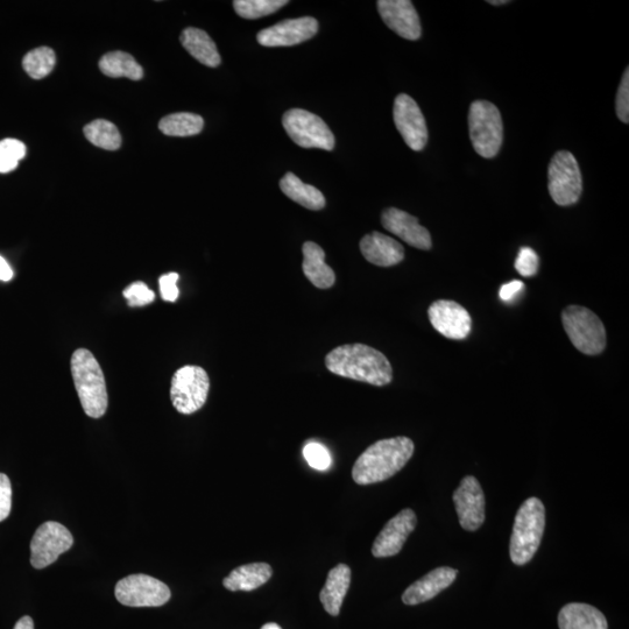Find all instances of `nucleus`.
Returning a JSON list of instances; mask_svg holds the SVG:
<instances>
[{
  "mask_svg": "<svg viewBox=\"0 0 629 629\" xmlns=\"http://www.w3.org/2000/svg\"><path fill=\"white\" fill-rule=\"evenodd\" d=\"M325 366L336 376L378 387L391 384L393 379L392 365L384 353L360 343L341 345L330 351Z\"/></svg>",
  "mask_w": 629,
  "mask_h": 629,
  "instance_id": "nucleus-1",
  "label": "nucleus"
},
{
  "mask_svg": "<svg viewBox=\"0 0 629 629\" xmlns=\"http://www.w3.org/2000/svg\"><path fill=\"white\" fill-rule=\"evenodd\" d=\"M414 450V442L405 436L378 441L358 457L353 465L352 478L358 485L385 482L405 468Z\"/></svg>",
  "mask_w": 629,
  "mask_h": 629,
  "instance_id": "nucleus-2",
  "label": "nucleus"
},
{
  "mask_svg": "<svg viewBox=\"0 0 629 629\" xmlns=\"http://www.w3.org/2000/svg\"><path fill=\"white\" fill-rule=\"evenodd\" d=\"M72 373L84 413L89 418L101 419L108 411L109 397L100 363L89 350H76L72 357Z\"/></svg>",
  "mask_w": 629,
  "mask_h": 629,
  "instance_id": "nucleus-3",
  "label": "nucleus"
},
{
  "mask_svg": "<svg viewBox=\"0 0 629 629\" xmlns=\"http://www.w3.org/2000/svg\"><path fill=\"white\" fill-rule=\"evenodd\" d=\"M546 528V508L540 499L529 498L521 505L515 517L511 536L510 555L515 565L533 560Z\"/></svg>",
  "mask_w": 629,
  "mask_h": 629,
  "instance_id": "nucleus-4",
  "label": "nucleus"
},
{
  "mask_svg": "<svg viewBox=\"0 0 629 629\" xmlns=\"http://www.w3.org/2000/svg\"><path fill=\"white\" fill-rule=\"evenodd\" d=\"M562 323L575 348L588 356L602 353L607 344L604 323L592 310L569 306L563 310Z\"/></svg>",
  "mask_w": 629,
  "mask_h": 629,
  "instance_id": "nucleus-5",
  "label": "nucleus"
},
{
  "mask_svg": "<svg viewBox=\"0 0 629 629\" xmlns=\"http://www.w3.org/2000/svg\"><path fill=\"white\" fill-rule=\"evenodd\" d=\"M470 138L480 157L491 159L499 153L504 140V125L497 106L486 101L471 104Z\"/></svg>",
  "mask_w": 629,
  "mask_h": 629,
  "instance_id": "nucleus-6",
  "label": "nucleus"
},
{
  "mask_svg": "<svg viewBox=\"0 0 629 629\" xmlns=\"http://www.w3.org/2000/svg\"><path fill=\"white\" fill-rule=\"evenodd\" d=\"M210 379L200 366L188 365L176 371L172 379L171 399L176 411L194 414L206 405Z\"/></svg>",
  "mask_w": 629,
  "mask_h": 629,
  "instance_id": "nucleus-7",
  "label": "nucleus"
},
{
  "mask_svg": "<svg viewBox=\"0 0 629 629\" xmlns=\"http://www.w3.org/2000/svg\"><path fill=\"white\" fill-rule=\"evenodd\" d=\"M548 179L551 199L558 206L568 207L578 202L582 195L583 181L574 154L567 151L557 152L550 161Z\"/></svg>",
  "mask_w": 629,
  "mask_h": 629,
  "instance_id": "nucleus-8",
  "label": "nucleus"
},
{
  "mask_svg": "<svg viewBox=\"0 0 629 629\" xmlns=\"http://www.w3.org/2000/svg\"><path fill=\"white\" fill-rule=\"evenodd\" d=\"M282 125L296 145L303 148H321L332 151L335 148V136L324 120L314 113L302 109L288 110Z\"/></svg>",
  "mask_w": 629,
  "mask_h": 629,
  "instance_id": "nucleus-9",
  "label": "nucleus"
},
{
  "mask_svg": "<svg viewBox=\"0 0 629 629\" xmlns=\"http://www.w3.org/2000/svg\"><path fill=\"white\" fill-rule=\"evenodd\" d=\"M115 595L118 602L125 606L160 607L169 602L172 593L159 579L138 574L120 579Z\"/></svg>",
  "mask_w": 629,
  "mask_h": 629,
  "instance_id": "nucleus-10",
  "label": "nucleus"
},
{
  "mask_svg": "<svg viewBox=\"0 0 629 629\" xmlns=\"http://www.w3.org/2000/svg\"><path fill=\"white\" fill-rule=\"evenodd\" d=\"M74 537L69 530L55 521H47L35 532L31 542V564L45 569L73 547Z\"/></svg>",
  "mask_w": 629,
  "mask_h": 629,
  "instance_id": "nucleus-11",
  "label": "nucleus"
},
{
  "mask_svg": "<svg viewBox=\"0 0 629 629\" xmlns=\"http://www.w3.org/2000/svg\"><path fill=\"white\" fill-rule=\"evenodd\" d=\"M394 123L405 143L413 151H422L427 145L428 129L423 113L411 96L401 94L395 98Z\"/></svg>",
  "mask_w": 629,
  "mask_h": 629,
  "instance_id": "nucleus-12",
  "label": "nucleus"
},
{
  "mask_svg": "<svg viewBox=\"0 0 629 629\" xmlns=\"http://www.w3.org/2000/svg\"><path fill=\"white\" fill-rule=\"evenodd\" d=\"M459 524L468 532H476L485 521V494L478 479L466 476L454 493Z\"/></svg>",
  "mask_w": 629,
  "mask_h": 629,
  "instance_id": "nucleus-13",
  "label": "nucleus"
},
{
  "mask_svg": "<svg viewBox=\"0 0 629 629\" xmlns=\"http://www.w3.org/2000/svg\"><path fill=\"white\" fill-rule=\"evenodd\" d=\"M428 317L437 332L454 341L468 338L472 330L468 310L455 301H435L428 309Z\"/></svg>",
  "mask_w": 629,
  "mask_h": 629,
  "instance_id": "nucleus-14",
  "label": "nucleus"
},
{
  "mask_svg": "<svg viewBox=\"0 0 629 629\" xmlns=\"http://www.w3.org/2000/svg\"><path fill=\"white\" fill-rule=\"evenodd\" d=\"M318 21L313 17L288 19L260 31L258 42L265 47H289L302 44L315 37Z\"/></svg>",
  "mask_w": 629,
  "mask_h": 629,
  "instance_id": "nucleus-15",
  "label": "nucleus"
},
{
  "mask_svg": "<svg viewBox=\"0 0 629 629\" xmlns=\"http://www.w3.org/2000/svg\"><path fill=\"white\" fill-rule=\"evenodd\" d=\"M418 525V518L412 510L401 511L393 519L387 522L373 543L372 555L377 558L398 555L409 535Z\"/></svg>",
  "mask_w": 629,
  "mask_h": 629,
  "instance_id": "nucleus-16",
  "label": "nucleus"
},
{
  "mask_svg": "<svg viewBox=\"0 0 629 629\" xmlns=\"http://www.w3.org/2000/svg\"><path fill=\"white\" fill-rule=\"evenodd\" d=\"M381 19L401 38L418 40L422 28L418 12L409 0H379L377 3Z\"/></svg>",
  "mask_w": 629,
  "mask_h": 629,
  "instance_id": "nucleus-17",
  "label": "nucleus"
},
{
  "mask_svg": "<svg viewBox=\"0 0 629 629\" xmlns=\"http://www.w3.org/2000/svg\"><path fill=\"white\" fill-rule=\"evenodd\" d=\"M381 224L394 236L404 240L415 249L428 251L433 246L429 231L419 219L397 208H388L381 215Z\"/></svg>",
  "mask_w": 629,
  "mask_h": 629,
  "instance_id": "nucleus-18",
  "label": "nucleus"
},
{
  "mask_svg": "<svg viewBox=\"0 0 629 629\" xmlns=\"http://www.w3.org/2000/svg\"><path fill=\"white\" fill-rule=\"evenodd\" d=\"M360 252L369 263L379 267H392L405 259V249L397 240L374 231L360 240Z\"/></svg>",
  "mask_w": 629,
  "mask_h": 629,
  "instance_id": "nucleus-19",
  "label": "nucleus"
},
{
  "mask_svg": "<svg viewBox=\"0 0 629 629\" xmlns=\"http://www.w3.org/2000/svg\"><path fill=\"white\" fill-rule=\"evenodd\" d=\"M458 571L449 567L437 568L413 583L404 592L402 602L409 606H415L428 602L438 593L448 589L455 582Z\"/></svg>",
  "mask_w": 629,
  "mask_h": 629,
  "instance_id": "nucleus-20",
  "label": "nucleus"
},
{
  "mask_svg": "<svg viewBox=\"0 0 629 629\" xmlns=\"http://www.w3.org/2000/svg\"><path fill=\"white\" fill-rule=\"evenodd\" d=\"M351 569L346 564H338L329 572L327 583L320 593L321 603L324 610L330 616L337 617L341 612L342 605L350 589Z\"/></svg>",
  "mask_w": 629,
  "mask_h": 629,
  "instance_id": "nucleus-21",
  "label": "nucleus"
},
{
  "mask_svg": "<svg viewBox=\"0 0 629 629\" xmlns=\"http://www.w3.org/2000/svg\"><path fill=\"white\" fill-rule=\"evenodd\" d=\"M302 270L306 278L320 289H329L335 285L336 274L334 270L325 264V252L322 247L314 242L303 244Z\"/></svg>",
  "mask_w": 629,
  "mask_h": 629,
  "instance_id": "nucleus-22",
  "label": "nucleus"
},
{
  "mask_svg": "<svg viewBox=\"0 0 629 629\" xmlns=\"http://www.w3.org/2000/svg\"><path fill=\"white\" fill-rule=\"evenodd\" d=\"M560 629H609L607 620L596 607L582 603L565 605L558 614Z\"/></svg>",
  "mask_w": 629,
  "mask_h": 629,
  "instance_id": "nucleus-23",
  "label": "nucleus"
},
{
  "mask_svg": "<svg viewBox=\"0 0 629 629\" xmlns=\"http://www.w3.org/2000/svg\"><path fill=\"white\" fill-rule=\"evenodd\" d=\"M273 570L267 563H251L242 565L231 572L223 581L229 591H253L270 581Z\"/></svg>",
  "mask_w": 629,
  "mask_h": 629,
  "instance_id": "nucleus-24",
  "label": "nucleus"
},
{
  "mask_svg": "<svg viewBox=\"0 0 629 629\" xmlns=\"http://www.w3.org/2000/svg\"><path fill=\"white\" fill-rule=\"evenodd\" d=\"M181 44L187 52L202 65L216 68L221 65V55L208 33L199 28L189 27L181 34Z\"/></svg>",
  "mask_w": 629,
  "mask_h": 629,
  "instance_id": "nucleus-25",
  "label": "nucleus"
},
{
  "mask_svg": "<svg viewBox=\"0 0 629 629\" xmlns=\"http://www.w3.org/2000/svg\"><path fill=\"white\" fill-rule=\"evenodd\" d=\"M280 188L289 199L306 209L318 211L325 207V197L320 190L302 182L293 173H287L281 179Z\"/></svg>",
  "mask_w": 629,
  "mask_h": 629,
  "instance_id": "nucleus-26",
  "label": "nucleus"
},
{
  "mask_svg": "<svg viewBox=\"0 0 629 629\" xmlns=\"http://www.w3.org/2000/svg\"><path fill=\"white\" fill-rule=\"evenodd\" d=\"M101 72L112 79L126 77L132 81H139L144 77V69L132 55L124 52L105 54L100 61Z\"/></svg>",
  "mask_w": 629,
  "mask_h": 629,
  "instance_id": "nucleus-27",
  "label": "nucleus"
},
{
  "mask_svg": "<svg viewBox=\"0 0 629 629\" xmlns=\"http://www.w3.org/2000/svg\"><path fill=\"white\" fill-rule=\"evenodd\" d=\"M204 120L195 113L180 112L160 120L159 129L168 137H192L202 132Z\"/></svg>",
  "mask_w": 629,
  "mask_h": 629,
  "instance_id": "nucleus-28",
  "label": "nucleus"
},
{
  "mask_svg": "<svg viewBox=\"0 0 629 629\" xmlns=\"http://www.w3.org/2000/svg\"><path fill=\"white\" fill-rule=\"evenodd\" d=\"M84 136L91 144L103 150L117 151L122 145V136L117 126L105 119L94 120L93 123L84 127Z\"/></svg>",
  "mask_w": 629,
  "mask_h": 629,
  "instance_id": "nucleus-29",
  "label": "nucleus"
},
{
  "mask_svg": "<svg viewBox=\"0 0 629 629\" xmlns=\"http://www.w3.org/2000/svg\"><path fill=\"white\" fill-rule=\"evenodd\" d=\"M55 62L56 56L53 49L40 47L25 55L23 67L33 80H42L53 72Z\"/></svg>",
  "mask_w": 629,
  "mask_h": 629,
  "instance_id": "nucleus-30",
  "label": "nucleus"
},
{
  "mask_svg": "<svg viewBox=\"0 0 629 629\" xmlns=\"http://www.w3.org/2000/svg\"><path fill=\"white\" fill-rule=\"evenodd\" d=\"M287 4L286 0H235L233 7L239 17L254 20L270 16Z\"/></svg>",
  "mask_w": 629,
  "mask_h": 629,
  "instance_id": "nucleus-31",
  "label": "nucleus"
},
{
  "mask_svg": "<svg viewBox=\"0 0 629 629\" xmlns=\"http://www.w3.org/2000/svg\"><path fill=\"white\" fill-rule=\"evenodd\" d=\"M26 155V146L17 139L0 141V173H10Z\"/></svg>",
  "mask_w": 629,
  "mask_h": 629,
  "instance_id": "nucleus-32",
  "label": "nucleus"
},
{
  "mask_svg": "<svg viewBox=\"0 0 629 629\" xmlns=\"http://www.w3.org/2000/svg\"><path fill=\"white\" fill-rule=\"evenodd\" d=\"M303 455H305L308 464L315 470L325 471L331 466L330 452L320 443H308L303 449Z\"/></svg>",
  "mask_w": 629,
  "mask_h": 629,
  "instance_id": "nucleus-33",
  "label": "nucleus"
},
{
  "mask_svg": "<svg viewBox=\"0 0 629 629\" xmlns=\"http://www.w3.org/2000/svg\"><path fill=\"white\" fill-rule=\"evenodd\" d=\"M540 260L536 252L530 247H522L519 251L518 258L515 260V270L522 277L530 278L539 271Z\"/></svg>",
  "mask_w": 629,
  "mask_h": 629,
  "instance_id": "nucleus-34",
  "label": "nucleus"
},
{
  "mask_svg": "<svg viewBox=\"0 0 629 629\" xmlns=\"http://www.w3.org/2000/svg\"><path fill=\"white\" fill-rule=\"evenodd\" d=\"M124 296L131 307H143L150 305L155 300V294L144 282H134L124 291Z\"/></svg>",
  "mask_w": 629,
  "mask_h": 629,
  "instance_id": "nucleus-35",
  "label": "nucleus"
},
{
  "mask_svg": "<svg viewBox=\"0 0 629 629\" xmlns=\"http://www.w3.org/2000/svg\"><path fill=\"white\" fill-rule=\"evenodd\" d=\"M617 115L621 122L629 123V69L626 68L617 94Z\"/></svg>",
  "mask_w": 629,
  "mask_h": 629,
  "instance_id": "nucleus-36",
  "label": "nucleus"
},
{
  "mask_svg": "<svg viewBox=\"0 0 629 629\" xmlns=\"http://www.w3.org/2000/svg\"><path fill=\"white\" fill-rule=\"evenodd\" d=\"M12 508V485L9 477L0 473V522L9 518Z\"/></svg>",
  "mask_w": 629,
  "mask_h": 629,
  "instance_id": "nucleus-37",
  "label": "nucleus"
},
{
  "mask_svg": "<svg viewBox=\"0 0 629 629\" xmlns=\"http://www.w3.org/2000/svg\"><path fill=\"white\" fill-rule=\"evenodd\" d=\"M178 273L162 275L159 280L161 298L167 302H175L179 298Z\"/></svg>",
  "mask_w": 629,
  "mask_h": 629,
  "instance_id": "nucleus-38",
  "label": "nucleus"
},
{
  "mask_svg": "<svg viewBox=\"0 0 629 629\" xmlns=\"http://www.w3.org/2000/svg\"><path fill=\"white\" fill-rule=\"evenodd\" d=\"M524 288L525 284L522 281L513 280L511 282H508V284H505L500 288V299L505 302H511L515 298H517V295L520 294L521 291H524Z\"/></svg>",
  "mask_w": 629,
  "mask_h": 629,
  "instance_id": "nucleus-39",
  "label": "nucleus"
},
{
  "mask_svg": "<svg viewBox=\"0 0 629 629\" xmlns=\"http://www.w3.org/2000/svg\"><path fill=\"white\" fill-rule=\"evenodd\" d=\"M13 278V271L7 261L0 256V281H10Z\"/></svg>",
  "mask_w": 629,
  "mask_h": 629,
  "instance_id": "nucleus-40",
  "label": "nucleus"
},
{
  "mask_svg": "<svg viewBox=\"0 0 629 629\" xmlns=\"http://www.w3.org/2000/svg\"><path fill=\"white\" fill-rule=\"evenodd\" d=\"M13 629H34V621L31 617L21 618Z\"/></svg>",
  "mask_w": 629,
  "mask_h": 629,
  "instance_id": "nucleus-41",
  "label": "nucleus"
},
{
  "mask_svg": "<svg viewBox=\"0 0 629 629\" xmlns=\"http://www.w3.org/2000/svg\"><path fill=\"white\" fill-rule=\"evenodd\" d=\"M261 629H282V628L278 624L268 623V624H265L263 627H261Z\"/></svg>",
  "mask_w": 629,
  "mask_h": 629,
  "instance_id": "nucleus-42",
  "label": "nucleus"
},
{
  "mask_svg": "<svg viewBox=\"0 0 629 629\" xmlns=\"http://www.w3.org/2000/svg\"><path fill=\"white\" fill-rule=\"evenodd\" d=\"M487 3L499 6V5H505L508 2H507V0H490V2H487Z\"/></svg>",
  "mask_w": 629,
  "mask_h": 629,
  "instance_id": "nucleus-43",
  "label": "nucleus"
}]
</instances>
